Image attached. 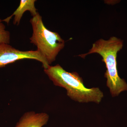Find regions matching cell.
<instances>
[{"label":"cell","instance_id":"cell-1","mask_svg":"<svg viewBox=\"0 0 127 127\" xmlns=\"http://www.w3.org/2000/svg\"><path fill=\"white\" fill-rule=\"evenodd\" d=\"M123 46V41L116 37H112L108 40L101 39L93 44L88 52L78 56L84 58L90 54L97 53L102 57L106 68L104 77L107 78V86L113 97L127 91V83L119 76L117 66V53Z\"/></svg>","mask_w":127,"mask_h":127},{"label":"cell","instance_id":"cell-2","mask_svg":"<svg viewBox=\"0 0 127 127\" xmlns=\"http://www.w3.org/2000/svg\"><path fill=\"white\" fill-rule=\"evenodd\" d=\"M44 71L53 84L65 89L67 95L74 101L99 103L103 97V93L100 89L87 88L77 72L67 71L59 64L50 66Z\"/></svg>","mask_w":127,"mask_h":127},{"label":"cell","instance_id":"cell-3","mask_svg":"<svg viewBox=\"0 0 127 127\" xmlns=\"http://www.w3.org/2000/svg\"><path fill=\"white\" fill-rule=\"evenodd\" d=\"M30 22L32 29L30 42L36 46L37 50L50 65L65 47V41L57 32L51 31L46 27L39 13L32 17Z\"/></svg>","mask_w":127,"mask_h":127},{"label":"cell","instance_id":"cell-4","mask_svg":"<svg viewBox=\"0 0 127 127\" xmlns=\"http://www.w3.org/2000/svg\"><path fill=\"white\" fill-rule=\"evenodd\" d=\"M25 59L35 60L42 63L44 69L50 66L46 59L37 50L21 51L9 44L0 43V68Z\"/></svg>","mask_w":127,"mask_h":127},{"label":"cell","instance_id":"cell-5","mask_svg":"<svg viewBox=\"0 0 127 127\" xmlns=\"http://www.w3.org/2000/svg\"><path fill=\"white\" fill-rule=\"evenodd\" d=\"M49 115L45 112L30 111L22 116L15 127H42L47 124Z\"/></svg>","mask_w":127,"mask_h":127},{"label":"cell","instance_id":"cell-6","mask_svg":"<svg viewBox=\"0 0 127 127\" xmlns=\"http://www.w3.org/2000/svg\"><path fill=\"white\" fill-rule=\"evenodd\" d=\"M36 1V0H21L19 6L12 15L2 20V21L6 22L8 25L11 19L14 16L13 24L18 26L25 12L30 11L32 17L36 15L38 13L35 7V3Z\"/></svg>","mask_w":127,"mask_h":127},{"label":"cell","instance_id":"cell-7","mask_svg":"<svg viewBox=\"0 0 127 127\" xmlns=\"http://www.w3.org/2000/svg\"><path fill=\"white\" fill-rule=\"evenodd\" d=\"M10 33L6 30V27L2 20L0 19V43L10 44Z\"/></svg>","mask_w":127,"mask_h":127}]
</instances>
